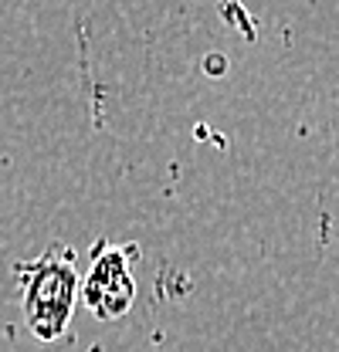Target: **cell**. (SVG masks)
Here are the masks:
<instances>
[{
    "instance_id": "obj_2",
    "label": "cell",
    "mask_w": 339,
    "mask_h": 352,
    "mask_svg": "<svg viewBox=\"0 0 339 352\" xmlns=\"http://www.w3.org/2000/svg\"><path fill=\"white\" fill-rule=\"evenodd\" d=\"M82 302L102 322L123 318L136 302V278L126 248H95L92 267L82 281Z\"/></svg>"
},
{
    "instance_id": "obj_1",
    "label": "cell",
    "mask_w": 339,
    "mask_h": 352,
    "mask_svg": "<svg viewBox=\"0 0 339 352\" xmlns=\"http://www.w3.org/2000/svg\"><path fill=\"white\" fill-rule=\"evenodd\" d=\"M24 318L34 329L38 339H58L72 318V308L79 298V274L75 264L58 251H48L38 261L17 264Z\"/></svg>"
}]
</instances>
